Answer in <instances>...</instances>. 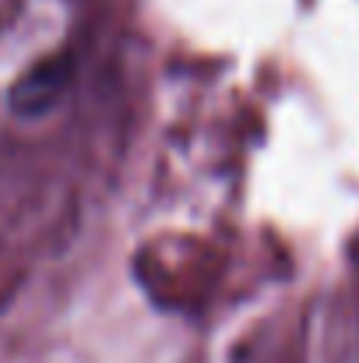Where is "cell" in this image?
<instances>
[{
  "instance_id": "cell-1",
  "label": "cell",
  "mask_w": 359,
  "mask_h": 363,
  "mask_svg": "<svg viewBox=\"0 0 359 363\" xmlns=\"http://www.w3.org/2000/svg\"><path fill=\"white\" fill-rule=\"evenodd\" d=\"M67 85H71V67H67V60L57 57V60H42V64L28 67L14 82L7 99H11V110L18 117H39V113H50L60 103Z\"/></svg>"
}]
</instances>
